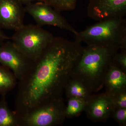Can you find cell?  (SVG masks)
Returning a JSON list of instances; mask_svg holds the SVG:
<instances>
[{"label": "cell", "instance_id": "cell-1", "mask_svg": "<svg viewBox=\"0 0 126 126\" xmlns=\"http://www.w3.org/2000/svg\"><path fill=\"white\" fill-rule=\"evenodd\" d=\"M81 43L54 36L19 81L15 112H24L41 104L63 96L64 87L79 59Z\"/></svg>", "mask_w": 126, "mask_h": 126}, {"label": "cell", "instance_id": "cell-2", "mask_svg": "<svg viewBox=\"0 0 126 126\" xmlns=\"http://www.w3.org/2000/svg\"><path fill=\"white\" fill-rule=\"evenodd\" d=\"M118 50L100 46L84 47L71 77L81 81L92 93L97 92L103 87L106 72Z\"/></svg>", "mask_w": 126, "mask_h": 126}, {"label": "cell", "instance_id": "cell-3", "mask_svg": "<svg viewBox=\"0 0 126 126\" xmlns=\"http://www.w3.org/2000/svg\"><path fill=\"white\" fill-rule=\"evenodd\" d=\"M75 40L87 46L116 49L126 48V20L124 18L98 21L77 32Z\"/></svg>", "mask_w": 126, "mask_h": 126}, {"label": "cell", "instance_id": "cell-4", "mask_svg": "<svg viewBox=\"0 0 126 126\" xmlns=\"http://www.w3.org/2000/svg\"><path fill=\"white\" fill-rule=\"evenodd\" d=\"M65 105L63 96L49 100L17 114L19 126H56L65 121Z\"/></svg>", "mask_w": 126, "mask_h": 126}, {"label": "cell", "instance_id": "cell-5", "mask_svg": "<svg viewBox=\"0 0 126 126\" xmlns=\"http://www.w3.org/2000/svg\"><path fill=\"white\" fill-rule=\"evenodd\" d=\"M11 38L18 49L32 61H35L54 37L37 25H24Z\"/></svg>", "mask_w": 126, "mask_h": 126}, {"label": "cell", "instance_id": "cell-6", "mask_svg": "<svg viewBox=\"0 0 126 126\" xmlns=\"http://www.w3.org/2000/svg\"><path fill=\"white\" fill-rule=\"evenodd\" d=\"M26 12L29 14L39 26L50 25L70 32L75 34L77 31L61 14L42 1L32 2L25 5Z\"/></svg>", "mask_w": 126, "mask_h": 126}, {"label": "cell", "instance_id": "cell-7", "mask_svg": "<svg viewBox=\"0 0 126 126\" xmlns=\"http://www.w3.org/2000/svg\"><path fill=\"white\" fill-rule=\"evenodd\" d=\"M32 62L12 41L8 40L0 45V63L12 70L18 81L27 73Z\"/></svg>", "mask_w": 126, "mask_h": 126}, {"label": "cell", "instance_id": "cell-8", "mask_svg": "<svg viewBox=\"0 0 126 126\" xmlns=\"http://www.w3.org/2000/svg\"><path fill=\"white\" fill-rule=\"evenodd\" d=\"M87 15L98 21L124 18L126 0H89Z\"/></svg>", "mask_w": 126, "mask_h": 126}, {"label": "cell", "instance_id": "cell-9", "mask_svg": "<svg viewBox=\"0 0 126 126\" xmlns=\"http://www.w3.org/2000/svg\"><path fill=\"white\" fill-rule=\"evenodd\" d=\"M23 5L18 0H0V29L16 31L24 25Z\"/></svg>", "mask_w": 126, "mask_h": 126}, {"label": "cell", "instance_id": "cell-10", "mask_svg": "<svg viewBox=\"0 0 126 126\" xmlns=\"http://www.w3.org/2000/svg\"><path fill=\"white\" fill-rule=\"evenodd\" d=\"M112 109L110 96L105 92L92 94L86 102L84 111L93 121L105 122L111 117Z\"/></svg>", "mask_w": 126, "mask_h": 126}, {"label": "cell", "instance_id": "cell-11", "mask_svg": "<svg viewBox=\"0 0 126 126\" xmlns=\"http://www.w3.org/2000/svg\"><path fill=\"white\" fill-rule=\"evenodd\" d=\"M104 86L106 88L105 93L109 96L126 90V73L112 61L109 64L105 74Z\"/></svg>", "mask_w": 126, "mask_h": 126}, {"label": "cell", "instance_id": "cell-12", "mask_svg": "<svg viewBox=\"0 0 126 126\" xmlns=\"http://www.w3.org/2000/svg\"><path fill=\"white\" fill-rule=\"evenodd\" d=\"M65 94L68 98H76L87 102L92 95L86 85L78 79L70 77L64 87Z\"/></svg>", "mask_w": 126, "mask_h": 126}, {"label": "cell", "instance_id": "cell-13", "mask_svg": "<svg viewBox=\"0 0 126 126\" xmlns=\"http://www.w3.org/2000/svg\"><path fill=\"white\" fill-rule=\"evenodd\" d=\"M17 79L12 70L0 65V94L6 96L7 93L13 90L16 85Z\"/></svg>", "mask_w": 126, "mask_h": 126}, {"label": "cell", "instance_id": "cell-14", "mask_svg": "<svg viewBox=\"0 0 126 126\" xmlns=\"http://www.w3.org/2000/svg\"><path fill=\"white\" fill-rule=\"evenodd\" d=\"M0 126H19L18 115L9 108L6 96L0 100Z\"/></svg>", "mask_w": 126, "mask_h": 126}, {"label": "cell", "instance_id": "cell-15", "mask_svg": "<svg viewBox=\"0 0 126 126\" xmlns=\"http://www.w3.org/2000/svg\"><path fill=\"white\" fill-rule=\"evenodd\" d=\"M86 104V101L83 99L76 98H68L65 109L66 118H71L78 116L84 111Z\"/></svg>", "mask_w": 126, "mask_h": 126}, {"label": "cell", "instance_id": "cell-16", "mask_svg": "<svg viewBox=\"0 0 126 126\" xmlns=\"http://www.w3.org/2000/svg\"><path fill=\"white\" fill-rule=\"evenodd\" d=\"M53 9L59 12L69 11L74 10L78 0H42Z\"/></svg>", "mask_w": 126, "mask_h": 126}, {"label": "cell", "instance_id": "cell-17", "mask_svg": "<svg viewBox=\"0 0 126 126\" xmlns=\"http://www.w3.org/2000/svg\"><path fill=\"white\" fill-rule=\"evenodd\" d=\"M109 96L113 109L126 108V90Z\"/></svg>", "mask_w": 126, "mask_h": 126}, {"label": "cell", "instance_id": "cell-18", "mask_svg": "<svg viewBox=\"0 0 126 126\" xmlns=\"http://www.w3.org/2000/svg\"><path fill=\"white\" fill-rule=\"evenodd\" d=\"M119 53L117 52L113 57L112 61L121 70L126 73V48L120 50Z\"/></svg>", "mask_w": 126, "mask_h": 126}, {"label": "cell", "instance_id": "cell-19", "mask_svg": "<svg viewBox=\"0 0 126 126\" xmlns=\"http://www.w3.org/2000/svg\"><path fill=\"white\" fill-rule=\"evenodd\" d=\"M111 117L120 126H126V108H113Z\"/></svg>", "mask_w": 126, "mask_h": 126}, {"label": "cell", "instance_id": "cell-20", "mask_svg": "<svg viewBox=\"0 0 126 126\" xmlns=\"http://www.w3.org/2000/svg\"><path fill=\"white\" fill-rule=\"evenodd\" d=\"M11 38L6 35L1 29H0V45L4 43L6 41L9 40Z\"/></svg>", "mask_w": 126, "mask_h": 126}, {"label": "cell", "instance_id": "cell-21", "mask_svg": "<svg viewBox=\"0 0 126 126\" xmlns=\"http://www.w3.org/2000/svg\"><path fill=\"white\" fill-rule=\"evenodd\" d=\"M23 5H26L30 3H32L35 1V2H38V1H42V0H18Z\"/></svg>", "mask_w": 126, "mask_h": 126}]
</instances>
